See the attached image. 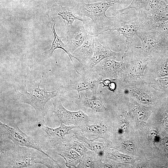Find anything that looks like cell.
<instances>
[{"label": "cell", "mask_w": 168, "mask_h": 168, "mask_svg": "<svg viewBox=\"0 0 168 168\" xmlns=\"http://www.w3.org/2000/svg\"><path fill=\"white\" fill-rule=\"evenodd\" d=\"M104 154H105L110 158H114L118 160L123 162L128 161L131 160L130 156L120 153L114 149H108V150L105 152L104 151Z\"/></svg>", "instance_id": "28"}, {"label": "cell", "mask_w": 168, "mask_h": 168, "mask_svg": "<svg viewBox=\"0 0 168 168\" xmlns=\"http://www.w3.org/2000/svg\"><path fill=\"white\" fill-rule=\"evenodd\" d=\"M102 157L91 150H88L82 156L79 163L76 168H100Z\"/></svg>", "instance_id": "22"}, {"label": "cell", "mask_w": 168, "mask_h": 168, "mask_svg": "<svg viewBox=\"0 0 168 168\" xmlns=\"http://www.w3.org/2000/svg\"><path fill=\"white\" fill-rule=\"evenodd\" d=\"M95 38L94 36L88 35L82 45L72 54L82 65L88 64L93 55Z\"/></svg>", "instance_id": "13"}, {"label": "cell", "mask_w": 168, "mask_h": 168, "mask_svg": "<svg viewBox=\"0 0 168 168\" xmlns=\"http://www.w3.org/2000/svg\"><path fill=\"white\" fill-rule=\"evenodd\" d=\"M77 128L73 129L69 132V134L71 137L74 140L82 143L89 150L94 152L98 156L102 157L105 150L104 144L89 139L81 129H76Z\"/></svg>", "instance_id": "15"}, {"label": "cell", "mask_w": 168, "mask_h": 168, "mask_svg": "<svg viewBox=\"0 0 168 168\" xmlns=\"http://www.w3.org/2000/svg\"><path fill=\"white\" fill-rule=\"evenodd\" d=\"M0 139H9L15 145L35 149L48 156L58 166L59 164L43 150L41 145L32 137L22 131L17 126H10L0 122Z\"/></svg>", "instance_id": "7"}, {"label": "cell", "mask_w": 168, "mask_h": 168, "mask_svg": "<svg viewBox=\"0 0 168 168\" xmlns=\"http://www.w3.org/2000/svg\"><path fill=\"white\" fill-rule=\"evenodd\" d=\"M153 58L142 47L133 44L127 46L121 56L127 74L126 81L143 78L145 70Z\"/></svg>", "instance_id": "3"}, {"label": "cell", "mask_w": 168, "mask_h": 168, "mask_svg": "<svg viewBox=\"0 0 168 168\" xmlns=\"http://www.w3.org/2000/svg\"><path fill=\"white\" fill-rule=\"evenodd\" d=\"M114 81L111 80V82L108 87V89L110 91L114 92L117 88V83L114 82Z\"/></svg>", "instance_id": "32"}, {"label": "cell", "mask_w": 168, "mask_h": 168, "mask_svg": "<svg viewBox=\"0 0 168 168\" xmlns=\"http://www.w3.org/2000/svg\"><path fill=\"white\" fill-rule=\"evenodd\" d=\"M116 56L105 58L93 68L95 72L101 77H106L112 81L124 82L127 80V74L123 62L115 60Z\"/></svg>", "instance_id": "8"}, {"label": "cell", "mask_w": 168, "mask_h": 168, "mask_svg": "<svg viewBox=\"0 0 168 168\" xmlns=\"http://www.w3.org/2000/svg\"><path fill=\"white\" fill-rule=\"evenodd\" d=\"M47 16L54 35V38L52 43L51 47L47 52L48 55L49 57H51L55 49H61L67 54L73 63L72 58H74L77 60V59L70 52L67 44L63 42L61 38L57 35L55 29V24L54 23V20L52 16L49 14H48Z\"/></svg>", "instance_id": "19"}, {"label": "cell", "mask_w": 168, "mask_h": 168, "mask_svg": "<svg viewBox=\"0 0 168 168\" xmlns=\"http://www.w3.org/2000/svg\"><path fill=\"white\" fill-rule=\"evenodd\" d=\"M124 53L113 51L109 46L101 44L96 37L94 52L88 64L91 68H93L105 58L111 56H121Z\"/></svg>", "instance_id": "14"}, {"label": "cell", "mask_w": 168, "mask_h": 168, "mask_svg": "<svg viewBox=\"0 0 168 168\" xmlns=\"http://www.w3.org/2000/svg\"><path fill=\"white\" fill-rule=\"evenodd\" d=\"M157 133L156 130L154 129L151 130L149 133L150 136L152 138H155L157 136Z\"/></svg>", "instance_id": "34"}, {"label": "cell", "mask_w": 168, "mask_h": 168, "mask_svg": "<svg viewBox=\"0 0 168 168\" xmlns=\"http://www.w3.org/2000/svg\"><path fill=\"white\" fill-rule=\"evenodd\" d=\"M121 146L124 149L129 151H133L135 148L134 144L132 142L127 140L123 141L121 143Z\"/></svg>", "instance_id": "30"}, {"label": "cell", "mask_w": 168, "mask_h": 168, "mask_svg": "<svg viewBox=\"0 0 168 168\" xmlns=\"http://www.w3.org/2000/svg\"><path fill=\"white\" fill-rule=\"evenodd\" d=\"M132 110L138 119L140 120H143L146 116L147 113L145 109L136 103H133Z\"/></svg>", "instance_id": "29"}, {"label": "cell", "mask_w": 168, "mask_h": 168, "mask_svg": "<svg viewBox=\"0 0 168 168\" xmlns=\"http://www.w3.org/2000/svg\"><path fill=\"white\" fill-rule=\"evenodd\" d=\"M58 154L65 161V165L68 168H76L79 163L82 156L75 150L69 148H62Z\"/></svg>", "instance_id": "23"}, {"label": "cell", "mask_w": 168, "mask_h": 168, "mask_svg": "<svg viewBox=\"0 0 168 168\" xmlns=\"http://www.w3.org/2000/svg\"><path fill=\"white\" fill-rule=\"evenodd\" d=\"M114 16L115 18L110 31L116 30L119 35H122L124 37L127 46L132 44L133 36L138 30L135 18L126 21L122 20L120 17Z\"/></svg>", "instance_id": "10"}, {"label": "cell", "mask_w": 168, "mask_h": 168, "mask_svg": "<svg viewBox=\"0 0 168 168\" xmlns=\"http://www.w3.org/2000/svg\"><path fill=\"white\" fill-rule=\"evenodd\" d=\"M121 0H104L102 1L87 3L81 0L76 7V14L86 17L87 22L84 25L88 34L95 37L110 30L115 18L108 16L106 12L110 7L119 2Z\"/></svg>", "instance_id": "2"}, {"label": "cell", "mask_w": 168, "mask_h": 168, "mask_svg": "<svg viewBox=\"0 0 168 168\" xmlns=\"http://www.w3.org/2000/svg\"><path fill=\"white\" fill-rule=\"evenodd\" d=\"M164 1L168 5V0H164Z\"/></svg>", "instance_id": "37"}, {"label": "cell", "mask_w": 168, "mask_h": 168, "mask_svg": "<svg viewBox=\"0 0 168 168\" xmlns=\"http://www.w3.org/2000/svg\"><path fill=\"white\" fill-rule=\"evenodd\" d=\"M164 0H149L145 10L142 12L151 15L158 13L167 6Z\"/></svg>", "instance_id": "25"}, {"label": "cell", "mask_w": 168, "mask_h": 168, "mask_svg": "<svg viewBox=\"0 0 168 168\" xmlns=\"http://www.w3.org/2000/svg\"><path fill=\"white\" fill-rule=\"evenodd\" d=\"M51 11L53 15L57 16L66 25L72 26L75 20H79L84 25L86 21L85 17L79 16L73 13L71 9L66 7L53 5Z\"/></svg>", "instance_id": "16"}, {"label": "cell", "mask_w": 168, "mask_h": 168, "mask_svg": "<svg viewBox=\"0 0 168 168\" xmlns=\"http://www.w3.org/2000/svg\"><path fill=\"white\" fill-rule=\"evenodd\" d=\"M168 76V58H153L148 64L142 79L147 82L159 77Z\"/></svg>", "instance_id": "12"}, {"label": "cell", "mask_w": 168, "mask_h": 168, "mask_svg": "<svg viewBox=\"0 0 168 168\" xmlns=\"http://www.w3.org/2000/svg\"><path fill=\"white\" fill-rule=\"evenodd\" d=\"M111 82V80L109 79H103L100 82V84H103V87H108Z\"/></svg>", "instance_id": "33"}, {"label": "cell", "mask_w": 168, "mask_h": 168, "mask_svg": "<svg viewBox=\"0 0 168 168\" xmlns=\"http://www.w3.org/2000/svg\"><path fill=\"white\" fill-rule=\"evenodd\" d=\"M164 142L165 145V150L168 151V138H165L164 139Z\"/></svg>", "instance_id": "36"}, {"label": "cell", "mask_w": 168, "mask_h": 168, "mask_svg": "<svg viewBox=\"0 0 168 168\" xmlns=\"http://www.w3.org/2000/svg\"><path fill=\"white\" fill-rule=\"evenodd\" d=\"M40 127L45 132L49 139L51 141L55 142L63 139L66 136L69 134V132L72 129L77 128L76 126L67 125L63 124H61L60 126L57 128H53L40 124Z\"/></svg>", "instance_id": "18"}, {"label": "cell", "mask_w": 168, "mask_h": 168, "mask_svg": "<svg viewBox=\"0 0 168 168\" xmlns=\"http://www.w3.org/2000/svg\"><path fill=\"white\" fill-rule=\"evenodd\" d=\"M88 35L83 23L70 26L66 33V44L71 54L82 45Z\"/></svg>", "instance_id": "11"}, {"label": "cell", "mask_w": 168, "mask_h": 168, "mask_svg": "<svg viewBox=\"0 0 168 168\" xmlns=\"http://www.w3.org/2000/svg\"><path fill=\"white\" fill-rule=\"evenodd\" d=\"M148 82L155 89L168 96V76L156 78Z\"/></svg>", "instance_id": "26"}, {"label": "cell", "mask_w": 168, "mask_h": 168, "mask_svg": "<svg viewBox=\"0 0 168 168\" xmlns=\"http://www.w3.org/2000/svg\"><path fill=\"white\" fill-rule=\"evenodd\" d=\"M79 128L86 136L95 137L92 140L93 141L98 138H104L108 130L107 127L102 123L87 124Z\"/></svg>", "instance_id": "20"}, {"label": "cell", "mask_w": 168, "mask_h": 168, "mask_svg": "<svg viewBox=\"0 0 168 168\" xmlns=\"http://www.w3.org/2000/svg\"><path fill=\"white\" fill-rule=\"evenodd\" d=\"M102 79L103 78L101 77L93 79L83 77L78 81L68 85L67 88L68 90L76 91L79 97L80 92L84 91H90L96 94Z\"/></svg>", "instance_id": "17"}, {"label": "cell", "mask_w": 168, "mask_h": 168, "mask_svg": "<svg viewBox=\"0 0 168 168\" xmlns=\"http://www.w3.org/2000/svg\"><path fill=\"white\" fill-rule=\"evenodd\" d=\"M40 163L48 168L58 167L48 156L31 148L0 142V168H24Z\"/></svg>", "instance_id": "1"}, {"label": "cell", "mask_w": 168, "mask_h": 168, "mask_svg": "<svg viewBox=\"0 0 168 168\" xmlns=\"http://www.w3.org/2000/svg\"><path fill=\"white\" fill-rule=\"evenodd\" d=\"M165 120L164 121L165 125L168 127V110H167L165 113Z\"/></svg>", "instance_id": "35"}, {"label": "cell", "mask_w": 168, "mask_h": 168, "mask_svg": "<svg viewBox=\"0 0 168 168\" xmlns=\"http://www.w3.org/2000/svg\"><path fill=\"white\" fill-rule=\"evenodd\" d=\"M135 35L142 48L154 59L168 58V37L162 32L139 30Z\"/></svg>", "instance_id": "6"}, {"label": "cell", "mask_w": 168, "mask_h": 168, "mask_svg": "<svg viewBox=\"0 0 168 168\" xmlns=\"http://www.w3.org/2000/svg\"><path fill=\"white\" fill-rule=\"evenodd\" d=\"M128 123L125 120H121L119 125V129L121 131H125L128 127Z\"/></svg>", "instance_id": "31"}, {"label": "cell", "mask_w": 168, "mask_h": 168, "mask_svg": "<svg viewBox=\"0 0 168 168\" xmlns=\"http://www.w3.org/2000/svg\"><path fill=\"white\" fill-rule=\"evenodd\" d=\"M79 101L82 106L86 109H91L92 111L96 113L103 112L107 109L104 105L102 100L98 98H90L85 94H80Z\"/></svg>", "instance_id": "21"}, {"label": "cell", "mask_w": 168, "mask_h": 168, "mask_svg": "<svg viewBox=\"0 0 168 168\" xmlns=\"http://www.w3.org/2000/svg\"><path fill=\"white\" fill-rule=\"evenodd\" d=\"M31 68L25 77V86L26 91L24 93L17 91L16 99L18 102L27 104L34 109L38 117L43 119L44 116V110L45 105L50 99L59 95L62 91L63 87L60 86L56 89L52 91H48L45 88H41L40 83L43 78V76L37 88L30 92H28L26 85V77L29 73Z\"/></svg>", "instance_id": "5"}, {"label": "cell", "mask_w": 168, "mask_h": 168, "mask_svg": "<svg viewBox=\"0 0 168 168\" xmlns=\"http://www.w3.org/2000/svg\"><path fill=\"white\" fill-rule=\"evenodd\" d=\"M117 91L139 102L144 104H152L155 97L168 96L166 93L158 91L142 78L125 82L117 81Z\"/></svg>", "instance_id": "4"}, {"label": "cell", "mask_w": 168, "mask_h": 168, "mask_svg": "<svg viewBox=\"0 0 168 168\" xmlns=\"http://www.w3.org/2000/svg\"><path fill=\"white\" fill-rule=\"evenodd\" d=\"M149 0H133L130 4L126 8L116 11L113 14L121 16L130 9L133 8L138 12H144L146 9Z\"/></svg>", "instance_id": "24"}, {"label": "cell", "mask_w": 168, "mask_h": 168, "mask_svg": "<svg viewBox=\"0 0 168 168\" xmlns=\"http://www.w3.org/2000/svg\"><path fill=\"white\" fill-rule=\"evenodd\" d=\"M62 146L64 148H71L77 152L82 156L88 150V149L82 143L75 140L73 141L63 143Z\"/></svg>", "instance_id": "27"}, {"label": "cell", "mask_w": 168, "mask_h": 168, "mask_svg": "<svg viewBox=\"0 0 168 168\" xmlns=\"http://www.w3.org/2000/svg\"><path fill=\"white\" fill-rule=\"evenodd\" d=\"M52 110L54 119L60 124L76 126L79 122H88L90 120L88 116L82 111H69L63 106L58 99L53 101Z\"/></svg>", "instance_id": "9"}]
</instances>
